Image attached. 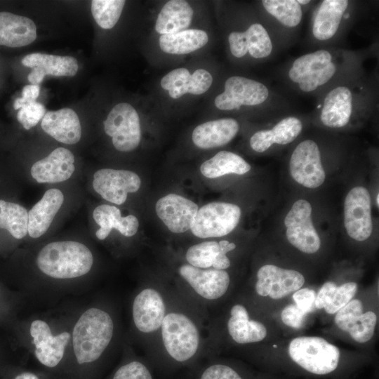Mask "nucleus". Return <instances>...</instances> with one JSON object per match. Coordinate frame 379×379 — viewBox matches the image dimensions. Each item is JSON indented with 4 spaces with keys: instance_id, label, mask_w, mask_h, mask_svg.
I'll use <instances>...</instances> for the list:
<instances>
[{
    "instance_id": "1",
    "label": "nucleus",
    "mask_w": 379,
    "mask_h": 379,
    "mask_svg": "<svg viewBox=\"0 0 379 379\" xmlns=\"http://www.w3.org/2000/svg\"><path fill=\"white\" fill-rule=\"evenodd\" d=\"M36 264L47 277L69 279L88 274L93 265V255L84 244L64 240L46 244L38 253Z\"/></svg>"
},
{
    "instance_id": "2",
    "label": "nucleus",
    "mask_w": 379,
    "mask_h": 379,
    "mask_svg": "<svg viewBox=\"0 0 379 379\" xmlns=\"http://www.w3.org/2000/svg\"><path fill=\"white\" fill-rule=\"evenodd\" d=\"M114 325L105 311L91 307L86 310L76 322L72 331V345L79 364L98 359L109 345Z\"/></svg>"
},
{
    "instance_id": "3",
    "label": "nucleus",
    "mask_w": 379,
    "mask_h": 379,
    "mask_svg": "<svg viewBox=\"0 0 379 379\" xmlns=\"http://www.w3.org/2000/svg\"><path fill=\"white\" fill-rule=\"evenodd\" d=\"M288 352L293 361L316 375H326L335 371L340 356L337 346L318 336L293 338Z\"/></svg>"
},
{
    "instance_id": "4",
    "label": "nucleus",
    "mask_w": 379,
    "mask_h": 379,
    "mask_svg": "<svg viewBox=\"0 0 379 379\" xmlns=\"http://www.w3.org/2000/svg\"><path fill=\"white\" fill-rule=\"evenodd\" d=\"M160 328L164 347L171 358L183 362L195 355L200 345V334L188 316L179 312H169Z\"/></svg>"
},
{
    "instance_id": "5",
    "label": "nucleus",
    "mask_w": 379,
    "mask_h": 379,
    "mask_svg": "<svg viewBox=\"0 0 379 379\" xmlns=\"http://www.w3.org/2000/svg\"><path fill=\"white\" fill-rule=\"evenodd\" d=\"M241 215V208L236 204L211 202L198 209L190 230L201 239L223 237L236 228Z\"/></svg>"
},
{
    "instance_id": "6",
    "label": "nucleus",
    "mask_w": 379,
    "mask_h": 379,
    "mask_svg": "<svg viewBox=\"0 0 379 379\" xmlns=\"http://www.w3.org/2000/svg\"><path fill=\"white\" fill-rule=\"evenodd\" d=\"M336 66L331 53L319 50L294 60L288 72L291 80L298 83L304 92H311L328 82L334 75Z\"/></svg>"
},
{
    "instance_id": "7",
    "label": "nucleus",
    "mask_w": 379,
    "mask_h": 379,
    "mask_svg": "<svg viewBox=\"0 0 379 379\" xmlns=\"http://www.w3.org/2000/svg\"><path fill=\"white\" fill-rule=\"evenodd\" d=\"M105 133L112 137L114 148L120 152H131L140 144L141 130L136 110L128 103L116 105L104 121Z\"/></svg>"
},
{
    "instance_id": "8",
    "label": "nucleus",
    "mask_w": 379,
    "mask_h": 379,
    "mask_svg": "<svg viewBox=\"0 0 379 379\" xmlns=\"http://www.w3.org/2000/svg\"><path fill=\"white\" fill-rule=\"evenodd\" d=\"M312 206L305 199L297 200L284 218L289 243L301 252L312 254L319 251L321 240L312 220Z\"/></svg>"
},
{
    "instance_id": "9",
    "label": "nucleus",
    "mask_w": 379,
    "mask_h": 379,
    "mask_svg": "<svg viewBox=\"0 0 379 379\" xmlns=\"http://www.w3.org/2000/svg\"><path fill=\"white\" fill-rule=\"evenodd\" d=\"M292 178L310 189L321 186L326 178L317 144L312 140L300 142L293 150L289 162Z\"/></svg>"
},
{
    "instance_id": "10",
    "label": "nucleus",
    "mask_w": 379,
    "mask_h": 379,
    "mask_svg": "<svg viewBox=\"0 0 379 379\" xmlns=\"http://www.w3.org/2000/svg\"><path fill=\"white\" fill-rule=\"evenodd\" d=\"M344 225L347 234L356 241H365L371 235V202L366 188L357 186L347 193L344 202Z\"/></svg>"
},
{
    "instance_id": "11",
    "label": "nucleus",
    "mask_w": 379,
    "mask_h": 379,
    "mask_svg": "<svg viewBox=\"0 0 379 379\" xmlns=\"http://www.w3.org/2000/svg\"><path fill=\"white\" fill-rule=\"evenodd\" d=\"M141 180L137 173L128 170L101 168L93 176L94 191L104 200L116 205L123 204L128 193L139 190Z\"/></svg>"
},
{
    "instance_id": "12",
    "label": "nucleus",
    "mask_w": 379,
    "mask_h": 379,
    "mask_svg": "<svg viewBox=\"0 0 379 379\" xmlns=\"http://www.w3.org/2000/svg\"><path fill=\"white\" fill-rule=\"evenodd\" d=\"M269 96V90L262 83L241 76L229 77L225 91L215 99L214 103L221 110H232L241 106H255L263 103Z\"/></svg>"
},
{
    "instance_id": "13",
    "label": "nucleus",
    "mask_w": 379,
    "mask_h": 379,
    "mask_svg": "<svg viewBox=\"0 0 379 379\" xmlns=\"http://www.w3.org/2000/svg\"><path fill=\"white\" fill-rule=\"evenodd\" d=\"M304 284L303 275L296 270L265 265L258 270L255 288L260 296L279 300L301 288Z\"/></svg>"
},
{
    "instance_id": "14",
    "label": "nucleus",
    "mask_w": 379,
    "mask_h": 379,
    "mask_svg": "<svg viewBox=\"0 0 379 379\" xmlns=\"http://www.w3.org/2000/svg\"><path fill=\"white\" fill-rule=\"evenodd\" d=\"M199 208L192 200L176 194H168L155 205L156 213L172 232L180 234L191 229Z\"/></svg>"
},
{
    "instance_id": "15",
    "label": "nucleus",
    "mask_w": 379,
    "mask_h": 379,
    "mask_svg": "<svg viewBox=\"0 0 379 379\" xmlns=\"http://www.w3.org/2000/svg\"><path fill=\"white\" fill-rule=\"evenodd\" d=\"M179 274L194 292L206 300H216L227 292L230 278L225 270L201 269L189 264L182 265Z\"/></svg>"
},
{
    "instance_id": "16",
    "label": "nucleus",
    "mask_w": 379,
    "mask_h": 379,
    "mask_svg": "<svg viewBox=\"0 0 379 379\" xmlns=\"http://www.w3.org/2000/svg\"><path fill=\"white\" fill-rule=\"evenodd\" d=\"M166 314L163 297L154 288L142 290L133 300V320L137 329L143 333H154L159 329Z\"/></svg>"
},
{
    "instance_id": "17",
    "label": "nucleus",
    "mask_w": 379,
    "mask_h": 379,
    "mask_svg": "<svg viewBox=\"0 0 379 379\" xmlns=\"http://www.w3.org/2000/svg\"><path fill=\"white\" fill-rule=\"evenodd\" d=\"M29 333L35 346L34 354L39 361L49 368L56 366L64 356L70 334L62 332L54 336L48 324L41 319L31 323Z\"/></svg>"
},
{
    "instance_id": "18",
    "label": "nucleus",
    "mask_w": 379,
    "mask_h": 379,
    "mask_svg": "<svg viewBox=\"0 0 379 379\" xmlns=\"http://www.w3.org/2000/svg\"><path fill=\"white\" fill-rule=\"evenodd\" d=\"M75 158L67 148L57 147L48 156L34 163L30 169L38 183H59L69 180L75 171Z\"/></svg>"
},
{
    "instance_id": "19",
    "label": "nucleus",
    "mask_w": 379,
    "mask_h": 379,
    "mask_svg": "<svg viewBox=\"0 0 379 379\" xmlns=\"http://www.w3.org/2000/svg\"><path fill=\"white\" fill-rule=\"evenodd\" d=\"M21 62L32 69L27 79L30 84L35 85H39L46 75L73 77L79 69L77 59L71 56L34 53L25 55Z\"/></svg>"
},
{
    "instance_id": "20",
    "label": "nucleus",
    "mask_w": 379,
    "mask_h": 379,
    "mask_svg": "<svg viewBox=\"0 0 379 379\" xmlns=\"http://www.w3.org/2000/svg\"><path fill=\"white\" fill-rule=\"evenodd\" d=\"M63 192L57 188L47 190L28 211L27 234L33 239L43 236L51 227L64 203Z\"/></svg>"
},
{
    "instance_id": "21",
    "label": "nucleus",
    "mask_w": 379,
    "mask_h": 379,
    "mask_svg": "<svg viewBox=\"0 0 379 379\" xmlns=\"http://www.w3.org/2000/svg\"><path fill=\"white\" fill-rule=\"evenodd\" d=\"M41 125L48 135L66 145H74L81 137L80 120L70 108L46 112Z\"/></svg>"
},
{
    "instance_id": "22",
    "label": "nucleus",
    "mask_w": 379,
    "mask_h": 379,
    "mask_svg": "<svg viewBox=\"0 0 379 379\" xmlns=\"http://www.w3.org/2000/svg\"><path fill=\"white\" fill-rule=\"evenodd\" d=\"M93 218L100 227L95 232V236L100 240L105 239L113 229L125 237H133L139 227L137 217L133 215L122 216L119 208L109 204L96 206L93 211Z\"/></svg>"
},
{
    "instance_id": "23",
    "label": "nucleus",
    "mask_w": 379,
    "mask_h": 379,
    "mask_svg": "<svg viewBox=\"0 0 379 379\" xmlns=\"http://www.w3.org/2000/svg\"><path fill=\"white\" fill-rule=\"evenodd\" d=\"M238 122L232 118L206 121L197 126L192 138L194 144L201 149H210L229 143L237 134Z\"/></svg>"
},
{
    "instance_id": "24",
    "label": "nucleus",
    "mask_w": 379,
    "mask_h": 379,
    "mask_svg": "<svg viewBox=\"0 0 379 379\" xmlns=\"http://www.w3.org/2000/svg\"><path fill=\"white\" fill-rule=\"evenodd\" d=\"M36 38V27L29 18L8 12H0V46H25Z\"/></svg>"
},
{
    "instance_id": "25",
    "label": "nucleus",
    "mask_w": 379,
    "mask_h": 379,
    "mask_svg": "<svg viewBox=\"0 0 379 379\" xmlns=\"http://www.w3.org/2000/svg\"><path fill=\"white\" fill-rule=\"evenodd\" d=\"M352 93L347 86H338L325 97L320 119L326 126L341 128L347 124L352 112Z\"/></svg>"
},
{
    "instance_id": "26",
    "label": "nucleus",
    "mask_w": 379,
    "mask_h": 379,
    "mask_svg": "<svg viewBox=\"0 0 379 379\" xmlns=\"http://www.w3.org/2000/svg\"><path fill=\"white\" fill-rule=\"evenodd\" d=\"M227 326L230 337L238 344L258 343L267 335L265 326L258 321L251 320L246 308L241 304L232 307Z\"/></svg>"
},
{
    "instance_id": "27",
    "label": "nucleus",
    "mask_w": 379,
    "mask_h": 379,
    "mask_svg": "<svg viewBox=\"0 0 379 379\" xmlns=\"http://www.w3.org/2000/svg\"><path fill=\"white\" fill-rule=\"evenodd\" d=\"M302 129V122L295 117H287L279 121L272 128L259 131L250 139L251 148L263 152L272 145H286L293 142Z\"/></svg>"
},
{
    "instance_id": "28",
    "label": "nucleus",
    "mask_w": 379,
    "mask_h": 379,
    "mask_svg": "<svg viewBox=\"0 0 379 379\" xmlns=\"http://www.w3.org/2000/svg\"><path fill=\"white\" fill-rule=\"evenodd\" d=\"M348 6L346 0H325L315 15L312 33L315 39L326 41L333 37Z\"/></svg>"
},
{
    "instance_id": "29",
    "label": "nucleus",
    "mask_w": 379,
    "mask_h": 379,
    "mask_svg": "<svg viewBox=\"0 0 379 379\" xmlns=\"http://www.w3.org/2000/svg\"><path fill=\"white\" fill-rule=\"evenodd\" d=\"M193 10L187 1H168L157 16L155 30L161 35L185 30L191 24Z\"/></svg>"
},
{
    "instance_id": "30",
    "label": "nucleus",
    "mask_w": 379,
    "mask_h": 379,
    "mask_svg": "<svg viewBox=\"0 0 379 379\" xmlns=\"http://www.w3.org/2000/svg\"><path fill=\"white\" fill-rule=\"evenodd\" d=\"M208 37L204 30L190 29L159 37V46L165 53L181 55L195 51L204 46Z\"/></svg>"
},
{
    "instance_id": "31",
    "label": "nucleus",
    "mask_w": 379,
    "mask_h": 379,
    "mask_svg": "<svg viewBox=\"0 0 379 379\" xmlns=\"http://www.w3.org/2000/svg\"><path fill=\"white\" fill-rule=\"evenodd\" d=\"M251 168V165L239 155L228 151H220L203 162L200 171L206 178H216L232 173L243 175Z\"/></svg>"
},
{
    "instance_id": "32",
    "label": "nucleus",
    "mask_w": 379,
    "mask_h": 379,
    "mask_svg": "<svg viewBox=\"0 0 379 379\" xmlns=\"http://www.w3.org/2000/svg\"><path fill=\"white\" fill-rule=\"evenodd\" d=\"M0 228L17 239L24 238L28 231V211L19 204L1 199Z\"/></svg>"
},
{
    "instance_id": "33",
    "label": "nucleus",
    "mask_w": 379,
    "mask_h": 379,
    "mask_svg": "<svg viewBox=\"0 0 379 379\" xmlns=\"http://www.w3.org/2000/svg\"><path fill=\"white\" fill-rule=\"evenodd\" d=\"M262 4L271 15L286 27H295L302 20V8L295 0H264Z\"/></svg>"
},
{
    "instance_id": "34",
    "label": "nucleus",
    "mask_w": 379,
    "mask_h": 379,
    "mask_svg": "<svg viewBox=\"0 0 379 379\" xmlns=\"http://www.w3.org/2000/svg\"><path fill=\"white\" fill-rule=\"evenodd\" d=\"M126 1L123 0H93L91 12L96 23L102 29L112 28L118 22Z\"/></svg>"
},
{
    "instance_id": "35",
    "label": "nucleus",
    "mask_w": 379,
    "mask_h": 379,
    "mask_svg": "<svg viewBox=\"0 0 379 379\" xmlns=\"http://www.w3.org/2000/svg\"><path fill=\"white\" fill-rule=\"evenodd\" d=\"M244 34L247 51L253 58H264L270 55L272 51V41L262 25H251Z\"/></svg>"
},
{
    "instance_id": "36",
    "label": "nucleus",
    "mask_w": 379,
    "mask_h": 379,
    "mask_svg": "<svg viewBox=\"0 0 379 379\" xmlns=\"http://www.w3.org/2000/svg\"><path fill=\"white\" fill-rule=\"evenodd\" d=\"M220 251L218 242L206 241L190 246L185 254L189 265L201 269L212 267Z\"/></svg>"
},
{
    "instance_id": "37",
    "label": "nucleus",
    "mask_w": 379,
    "mask_h": 379,
    "mask_svg": "<svg viewBox=\"0 0 379 379\" xmlns=\"http://www.w3.org/2000/svg\"><path fill=\"white\" fill-rule=\"evenodd\" d=\"M15 109H18V121L26 130L34 127L45 115L46 110L40 102L23 98H17L13 103Z\"/></svg>"
},
{
    "instance_id": "38",
    "label": "nucleus",
    "mask_w": 379,
    "mask_h": 379,
    "mask_svg": "<svg viewBox=\"0 0 379 379\" xmlns=\"http://www.w3.org/2000/svg\"><path fill=\"white\" fill-rule=\"evenodd\" d=\"M377 323V316L374 312L368 311L361 314L347 328L346 332L353 340L359 343L370 340L374 333Z\"/></svg>"
},
{
    "instance_id": "39",
    "label": "nucleus",
    "mask_w": 379,
    "mask_h": 379,
    "mask_svg": "<svg viewBox=\"0 0 379 379\" xmlns=\"http://www.w3.org/2000/svg\"><path fill=\"white\" fill-rule=\"evenodd\" d=\"M190 77L187 69H175L161 79V86L168 91L171 98L177 99L187 93V85Z\"/></svg>"
},
{
    "instance_id": "40",
    "label": "nucleus",
    "mask_w": 379,
    "mask_h": 379,
    "mask_svg": "<svg viewBox=\"0 0 379 379\" xmlns=\"http://www.w3.org/2000/svg\"><path fill=\"white\" fill-rule=\"evenodd\" d=\"M358 285L356 282H346L337 286L329 304L324 310L329 314H335L352 300L356 294Z\"/></svg>"
},
{
    "instance_id": "41",
    "label": "nucleus",
    "mask_w": 379,
    "mask_h": 379,
    "mask_svg": "<svg viewBox=\"0 0 379 379\" xmlns=\"http://www.w3.org/2000/svg\"><path fill=\"white\" fill-rule=\"evenodd\" d=\"M363 314V304L359 299H352L339 310L335 316V324L346 332L347 327Z\"/></svg>"
},
{
    "instance_id": "42",
    "label": "nucleus",
    "mask_w": 379,
    "mask_h": 379,
    "mask_svg": "<svg viewBox=\"0 0 379 379\" xmlns=\"http://www.w3.org/2000/svg\"><path fill=\"white\" fill-rule=\"evenodd\" d=\"M213 82L211 74L206 69H198L191 74L187 85V93L201 95L206 92Z\"/></svg>"
},
{
    "instance_id": "43",
    "label": "nucleus",
    "mask_w": 379,
    "mask_h": 379,
    "mask_svg": "<svg viewBox=\"0 0 379 379\" xmlns=\"http://www.w3.org/2000/svg\"><path fill=\"white\" fill-rule=\"evenodd\" d=\"M113 379H152L147 368L139 361H131L121 366Z\"/></svg>"
},
{
    "instance_id": "44",
    "label": "nucleus",
    "mask_w": 379,
    "mask_h": 379,
    "mask_svg": "<svg viewBox=\"0 0 379 379\" xmlns=\"http://www.w3.org/2000/svg\"><path fill=\"white\" fill-rule=\"evenodd\" d=\"M307 314L300 309L295 304H289L281 312L282 322L293 328H300L302 326Z\"/></svg>"
},
{
    "instance_id": "45",
    "label": "nucleus",
    "mask_w": 379,
    "mask_h": 379,
    "mask_svg": "<svg viewBox=\"0 0 379 379\" xmlns=\"http://www.w3.org/2000/svg\"><path fill=\"white\" fill-rule=\"evenodd\" d=\"M201 379H242L231 367L223 364H214L208 367Z\"/></svg>"
},
{
    "instance_id": "46",
    "label": "nucleus",
    "mask_w": 379,
    "mask_h": 379,
    "mask_svg": "<svg viewBox=\"0 0 379 379\" xmlns=\"http://www.w3.org/2000/svg\"><path fill=\"white\" fill-rule=\"evenodd\" d=\"M315 297V291L308 288H300L292 295L295 304L306 314L313 310Z\"/></svg>"
},
{
    "instance_id": "47",
    "label": "nucleus",
    "mask_w": 379,
    "mask_h": 379,
    "mask_svg": "<svg viewBox=\"0 0 379 379\" xmlns=\"http://www.w3.org/2000/svg\"><path fill=\"white\" fill-rule=\"evenodd\" d=\"M218 244L220 251L215 258L212 267L215 270H225L230 266V260L226 254L229 251L234 250L236 248V245L227 240H221Z\"/></svg>"
},
{
    "instance_id": "48",
    "label": "nucleus",
    "mask_w": 379,
    "mask_h": 379,
    "mask_svg": "<svg viewBox=\"0 0 379 379\" xmlns=\"http://www.w3.org/2000/svg\"><path fill=\"white\" fill-rule=\"evenodd\" d=\"M228 41L231 53L234 57L242 58L247 53L244 32H231Z\"/></svg>"
},
{
    "instance_id": "49",
    "label": "nucleus",
    "mask_w": 379,
    "mask_h": 379,
    "mask_svg": "<svg viewBox=\"0 0 379 379\" xmlns=\"http://www.w3.org/2000/svg\"><path fill=\"white\" fill-rule=\"evenodd\" d=\"M337 288L333 281L325 282L320 288L314 300V307L317 309H324L331 302V298Z\"/></svg>"
},
{
    "instance_id": "50",
    "label": "nucleus",
    "mask_w": 379,
    "mask_h": 379,
    "mask_svg": "<svg viewBox=\"0 0 379 379\" xmlns=\"http://www.w3.org/2000/svg\"><path fill=\"white\" fill-rule=\"evenodd\" d=\"M40 93V86L36 84L26 85L22 90V98L36 100Z\"/></svg>"
},
{
    "instance_id": "51",
    "label": "nucleus",
    "mask_w": 379,
    "mask_h": 379,
    "mask_svg": "<svg viewBox=\"0 0 379 379\" xmlns=\"http://www.w3.org/2000/svg\"><path fill=\"white\" fill-rule=\"evenodd\" d=\"M15 379H39L38 376L30 372H24L18 375Z\"/></svg>"
},
{
    "instance_id": "52",
    "label": "nucleus",
    "mask_w": 379,
    "mask_h": 379,
    "mask_svg": "<svg viewBox=\"0 0 379 379\" xmlns=\"http://www.w3.org/2000/svg\"><path fill=\"white\" fill-rule=\"evenodd\" d=\"M298 1V3L299 4H309V3L310 2V1H308V0H306V1L298 0V1Z\"/></svg>"
},
{
    "instance_id": "53",
    "label": "nucleus",
    "mask_w": 379,
    "mask_h": 379,
    "mask_svg": "<svg viewBox=\"0 0 379 379\" xmlns=\"http://www.w3.org/2000/svg\"><path fill=\"white\" fill-rule=\"evenodd\" d=\"M376 204H377V206H378V205H379V194H377V197H376Z\"/></svg>"
}]
</instances>
